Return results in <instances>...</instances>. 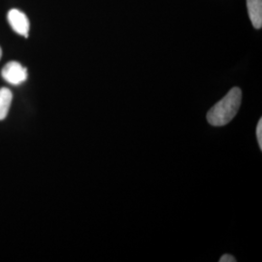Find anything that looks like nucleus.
<instances>
[{"label": "nucleus", "mask_w": 262, "mask_h": 262, "mask_svg": "<svg viewBox=\"0 0 262 262\" xmlns=\"http://www.w3.org/2000/svg\"><path fill=\"white\" fill-rule=\"evenodd\" d=\"M242 101V91L232 88L225 97L214 105L207 114L208 122L213 126H224L233 120Z\"/></svg>", "instance_id": "nucleus-1"}, {"label": "nucleus", "mask_w": 262, "mask_h": 262, "mask_svg": "<svg viewBox=\"0 0 262 262\" xmlns=\"http://www.w3.org/2000/svg\"><path fill=\"white\" fill-rule=\"evenodd\" d=\"M1 75L9 84L18 85L27 81L28 69L18 61H10L3 67Z\"/></svg>", "instance_id": "nucleus-2"}, {"label": "nucleus", "mask_w": 262, "mask_h": 262, "mask_svg": "<svg viewBox=\"0 0 262 262\" xmlns=\"http://www.w3.org/2000/svg\"><path fill=\"white\" fill-rule=\"evenodd\" d=\"M8 20L10 26L13 28L15 32H17L19 35L28 37L29 32V20L26 14L20 12L19 10H10L8 13Z\"/></svg>", "instance_id": "nucleus-3"}, {"label": "nucleus", "mask_w": 262, "mask_h": 262, "mask_svg": "<svg viewBox=\"0 0 262 262\" xmlns=\"http://www.w3.org/2000/svg\"><path fill=\"white\" fill-rule=\"evenodd\" d=\"M247 7L253 28H261L262 0H247Z\"/></svg>", "instance_id": "nucleus-4"}, {"label": "nucleus", "mask_w": 262, "mask_h": 262, "mask_svg": "<svg viewBox=\"0 0 262 262\" xmlns=\"http://www.w3.org/2000/svg\"><path fill=\"white\" fill-rule=\"evenodd\" d=\"M13 94L8 88L0 89V121L4 120L8 113L12 103Z\"/></svg>", "instance_id": "nucleus-5"}, {"label": "nucleus", "mask_w": 262, "mask_h": 262, "mask_svg": "<svg viewBox=\"0 0 262 262\" xmlns=\"http://www.w3.org/2000/svg\"><path fill=\"white\" fill-rule=\"evenodd\" d=\"M256 137H257V142L259 145L260 150L262 149V120L260 119L259 122L257 123V127H256Z\"/></svg>", "instance_id": "nucleus-6"}, {"label": "nucleus", "mask_w": 262, "mask_h": 262, "mask_svg": "<svg viewBox=\"0 0 262 262\" xmlns=\"http://www.w3.org/2000/svg\"><path fill=\"white\" fill-rule=\"evenodd\" d=\"M220 261L221 262H236V258H235L234 256H232V255H230V254H225V255H223L222 257H221V259H220Z\"/></svg>", "instance_id": "nucleus-7"}, {"label": "nucleus", "mask_w": 262, "mask_h": 262, "mask_svg": "<svg viewBox=\"0 0 262 262\" xmlns=\"http://www.w3.org/2000/svg\"><path fill=\"white\" fill-rule=\"evenodd\" d=\"M1 56H2V50H1V47H0V59H1Z\"/></svg>", "instance_id": "nucleus-8"}]
</instances>
